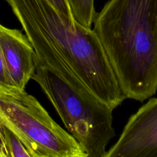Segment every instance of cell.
Listing matches in <instances>:
<instances>
[{
    "label": "cell",
    "instance_id": "obj_1",
    "mask_svg": "<svg viewBox=\"0 0 157 157\" xmlns=\"http://www.w3.org/2000/svg\"><path fill=\"white\" fill-rule=\"evenodd\" d=\"M6 1L33 45L39 64L61 59L113 110L126 99L93 29L67 21L47 0Z\"/></svg>",
    "mask_w": 157,
    "mask_h": 157
},
{
    "label": "cell",
    "instance_id": "obj_2",
    "mask_svg": "<svg viewBox=\"0 0 157 157\" xmlns=\"http://www.w3.org/2000/svg\"><path fill=\"white\" fill-rule=\"evenodd\" d=\"M98 36L126 98L157 91V0H110L96 13Z\"/></svg>",
    "mask_w": 157,
    "mask_h": 157
},
{
    "label": "cell",
    "instance_id": "obj_3",
    "mask_svg": "<svg viewBox=\"0 0 157 157\" xmlns=\"http://www.w3.org/2000/svg\"><path fill=\"white\" fill-rule=\"evenodd\" d=\"M88 157H104L115 137L113 109L99 101L83 83L64 80L36 64L32 75Z\"/></svg>",
    "mask_w": 157,
    "mask_h": 157
},
{
    "label": "cell",
    "instance_id": "obj_4",
    "mask_svg": "<svg viewBox=\"0 0 157 157\" xmlns=\"http://www.w3.org/2000/svg\"><path fill=\"white\" fill-rule=\"evenodd\" d=\"M0 123L18 137L31 157H88L77 140L25 90L0 87Z\"/></svg>",
    "mask_w": 157,
    "mask_h": 157
},
{
    "label": "cell",
    "instance_id": "obj_5",
    "mask_svg": "<svg viewBox=\"0 0 157 157\" xmlns=\"http://www.w3.org/2000/svg\"><path fill=\"white\" fill-rule=\"evenodd\" d=\"M104 157H157V98L150 99L129 117Z\"/></svg>",
    "mask_w": 157,
    "mask_h": 157
},
{
    "label": "cell",
    "instance_id": "obj_6",
    "mask_svg": "<svg viewBox=\"0 0 157 157\" xmlns=\"http://www.w3.org/2000/svg\"><path fill=\"white\" fill-rule=\"evenodd\" d=\"M0 50L12 85L25 90L36 68L33 45L20 31L0 24Z\"/></svg>",
    "mask_w": 157,
    "mask_h": 157
},
{
    "label": "cell",
    "instance_id": "obj_7",
    "mask_svg": "<svg viewBox=\"0 0 157 157\" xmlns=\"http://www.w3.org/2000/svg\"><path fill=\"white\" fill-rule=\"evenodd\" d=\"M73 18L79 24L91 28L96 16L94 0H67Z\"/></svg>",
    "mask_w": 157,
    "mask_h": 157
},
{
    "label": "cell",
    "instance_id": "obj_8",
    "mask_svg": "<svg viewBox=\"0 0 157 157\" xmlns=\"http://www.w3.org/2000/svg\"><path fill=\"white\" fill-rule=\"evenodd\" d=\"M2 124V133L9 156L31 157L28 150L18 137L7 127Z\"/></svg>",
    "mask_w": 157,
    "mask_h": 157
},
{
    "label": "cell",
    "instance_id": "obj_9",
    "mask_svg": "<svg viewBox=\"0 0 157 157\" xmlns=\"http://www.w3.org/2000/svg\"><path fill=\"white\" fill-rule=\"evenodd\" d=\"M59 13L67 21L74 23L75 20L73 18L69 5L67 0H47Z\"/></svg>",
    "mask_w": 157,
    "mask_h": 157
},
{
    "label": "cell",
    "instance_id": "obj_10",
    "mask_svg": "<svg viewBox=\"0 0 157 157\" xmlns=\"http://www.w3.org/2000/svg\"><path fill=\"white\" fill-rule=\"evenodd\" d=\"M0 87H14L9 77L0 50Z\"/></svg>",
    "mask_w": 157,
    "mask_h": 157
},
{
    "label": "cell",
    "instance_id": "obj_11",
    "mask_svg": "<svg viewBox=\"0 0 157 157\" xmlns=\"http://www.w3.org/2000/svg\"><path fill=\"white\" fill-rule=\"evenodd\" d=\"M0 157H9L8 151L7 150L4 137L2 133V124L0 123Z\"/></svg>",
    "mask_w": 157,
    "mask_h": 157
}]
</instances>
